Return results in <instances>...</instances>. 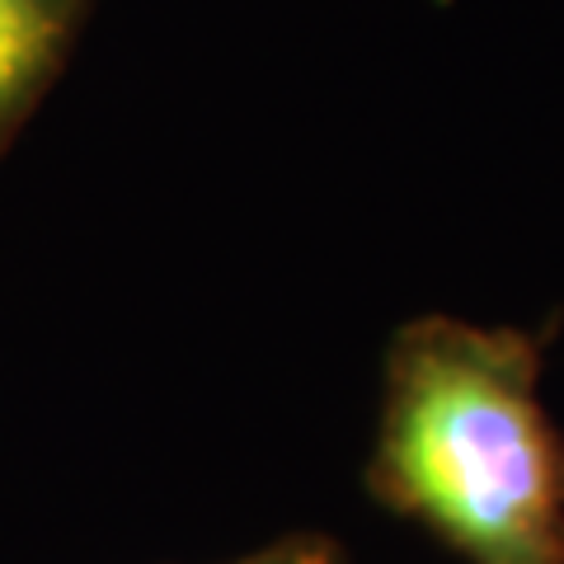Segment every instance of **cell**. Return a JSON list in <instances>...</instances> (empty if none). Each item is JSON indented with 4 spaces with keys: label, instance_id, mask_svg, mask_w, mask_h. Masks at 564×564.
<instances>
[{
    "label": "cell",
    "instance_id": "6da1fadb",
    "mask_svg": "<svg viewBox=\"0 0 564 564\" xmlns=\"http://www.w3.org/2000/svg\"><path fill=\"white\" fill-rule=\"evenodd\" d=\"M541 367V334L404 321L381 362L367 494L466 564H564V437Z\"/></svg>",
    "mask_w": 564,
    "mask_h": 564
},
{
    "label": "cell",
    "instance_id": "7a4b0ae2",
    "mask_svg": "<svg viewBox=\"0 0 564 564\" xmlns=\"http://www.w3.org/2000/svg\"><path fill=\"white\" fill-rule=\"evenodd\" d=\"M90 0H0V155L66 70Z\"/></svg>",
    "mask_w": 564,
    "mask_h": 564
},
{
    "label": "cell",
    "instance_id": "3957f363",
    "mask_svg": "<svg viewBox=\"0 0 564 564\" xmlns=\"http://www.w3.org/2000/svg\"><path fill=\"white\" fill-rule=\"evenodd\" d=\"M217 564H348L344 545L321 532H288L269 545H254L236 560H217Z\"/></svg>",
    "mask_w": 564,
    "mask_h": 564
}]
</instances>
